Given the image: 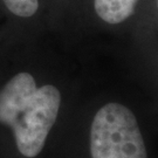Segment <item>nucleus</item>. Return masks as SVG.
Segmentation results:
<instances>
[{
	"mask_svg": "<svg viewBox=\"0 0 158 158\" xmlns=\"http://www.w3.org/2000/svg\"><path fill=\"white\" fill-rule=\"evenodd\" d=\"M6 7L18 17H32L39 7V0H4Z\"/></svg>",
	"mask_w": 158,
	"mask_h": 158,
	"instance_id": "nucleus-4",
	"label": "nucleus"
},
{
	"mask_svg": "<svg viewBox=\"0 0 158 158\" xmlns=\"http://www.w3.org/2000/svg\"><path fill=\"white\" fill-rule=\"evenodd\" d=\"M137 1L138 0H95L94 7L103 21L116 25L132 15Z\"/></svg>",
	"mask_w": 158,
	"mask_h": 158,
	"instance_id": "nucleus-3",
	"label": "nucleus"
},
{
	"mask_svg": "<svg viewBox=\"0 0 158 158\" xmlns=\"http://www.w3.org/2000/svg\"><path fill=\"white\" fill-rule=\"evenodd\" d=\"M90 153L91 158H148L139 125L130 109L111 102L96 113Z\"/></svg>",
	"mask_w": 158,
	"mask_h": 158,
	"instance_id": "nucleus-2",
	"label": "nucleus"
},
{
	"mask_svg": "<svg viewBox=\"0 0 158 158\" xmlns=\"http://www.w3.org/2000/svg\"><path fill=\"white\" fill-rule=\"evenodd\" d=\"M60 104L59 89L52 85L38 88L28 73L17 74L0 90V123L13 130L18 150L25 157L41 152Z\"/></svg>",
	"mask_w": 158,
	"mask_h": 158,
	"instance_id": "nucleus-1",
	"label": "nucleus"
}]
</instances>
